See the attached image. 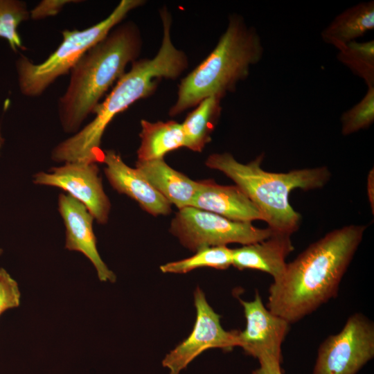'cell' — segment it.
Instances as JSON below:
<instances>
[{
  "label": "cell",
  "instance_id": "cell-18",
  "mask_svg": "<svg viewBox=\"0 0 374 374\" xmlns=\"http://www.w3.org/2000/svg\"><path fill=\"white\" fill-rule=\"evenodd\" d=\"M141 127L137 161L163 159L170 152L184 147L181 123L174 121L152 123L143 119Z\"/></svg>",
  "mask_w": 374,
  "mask_h": 374
},
{
  "label": "cell",
  "instance_id": "cell-12",
  "mask_svg": "<svg viewBox=\"0 0 374 374\" xmlns=\"http://www.w3.org/2000/svg\"><path fill=\"white\" fill-rule=\"evenodd\" d=\"M58 211L66 227L65 248L84 254L94 266L100 281L114 283L115 274L101 258L93 230V217L87 208L69 195L58 197Z\"/></svg>",
  "mask_w": 374,
  "mask_h": 374
},
{
  "label": "cell",
  "instance_id": "cell-15",
  "mask_svg": "<svg viewBox=\"0 0 374 374\" xmlns=\"http://www.w3.org/2000/svg\"><path fill=\"white\" fill-rule=\"evenodd\" d=\"M293 250L290 235L273 233L265 240L232 249V265L266 272L276 280L284 273L285 259Z\"/></svg>",
  "mask_w": 374,
  "mask_h": 374
},
{
  "label": "cell",
  "instance_id": "cell-17",
  "mask_svg": "<svg viewBox=\"0 0 374 374\" xmlns=\"http://www.w3.org/2000/svg\"><path fill=\"white\" fill-rule=\"evenodd\" d=\"M374 28V1L361 2L337 15L321 31L322 40L339 50Z\"/></svg>",
  "mask_w": 374,
  "mask_h": 374
},
{
  "label": "cell",
  "instance_id": "cell-13",
  "mask_svg": "<svg viewBox=\"0 0 374 374\" xmlns=\"http://www.w3.org/2000/svg\"><path fill=\"white\" fill-rule=\"evenodd\" d=\"M102 162L106 166L105 173L109 182L119 193L133 199L152 215H167L171 212V204L114 150L105 151Z\"/></svg>",
  "mask_w": 374,
  "mask_h": 374
},
{
  "label": "cell",
  "instance_id": "cell-9",
  "mask_svg": "<svg viewBox=\"0 0 374 374\" xmlns=\"http://www.w3.org/2000/svg\"><path fill=\"white\" fill-rule=\"evenodd\" d=\"M196 321L190 335L166 355L163 366L170 374H179L202 352L210 348L231 350L238 346V331H226L220 323V316L208 303L203 291L194 292Z\"/></svg>",
  "mask_w": 374,
  "mask_h": 374
},
{
  "label": "cell",
  "instance_id": "cell-27",
  "mask_svg": "<svg viewBox=\"0 0 374 374\" xmlns=\"http://www.w3.org/2000/svg\"><path fill=\"white\" fill-rule=\"evenodd\" d=\"M367 191H368V200L371 204V206L373 210V208H374V174H373V169H372L368 174V179H367Z\"/></svg>",
  "mask_w": 374,
  "mask_h": 374
},
{
  "label": "cell",
  "instance_id": "cell-22",
  "mask_svg": "<svg viewBox=\"0 0 374 374\" xmlns=\"http://www.w3.org/2000/svg\"><path fill=\"white\" fill-rule=\"evenodd\" d=\"M29 17L30 12L26 2L0 0V37L6 39L15 52L19 48H24L17 28Z\"/></svg>",
  "mask_w": 374,
  "mask_h": 374
},
{
  "label": "cell",
  "instance_id": "cell-11",
  "mask_svg": "<svg viewBox=\"0 0 374 374\" xmlns=\"http://www.w3.org/2000/svg\"><path fill=\"white\" fill-rule=\"evenodd\" d=\"M240 301L244 309L246 328L238 331V346L258 360L273 359L282 362L281 347L290 323L269 310L258 292L253 301Z\"/></svg>",
  "mask_w": 374,
  "mask_h": 374
},
{
  "label": "cell",
  "instance_id": "cell-4",
  "mask_svg": "<svg viewBox=\"0 0 374 374\" xmlns=\"http://www.w3.org/2000/svg\"><path fill=\"white\" fill-rule=\"evenodd\" d=\"M263 158L264 154H261L242 163L229 152L214 153L209 155L205 164L235 182L256 206L262 220L273 233L291 235L299 229L301 219L290 204L291 191L322 188L329 181L330 172L326 166L287 172H267L261 167Z\"/></svg>",
  "mask_w": 374,
  "mask_h": 374
},
{
  "label": "cell",
  "instance_id": "cell-29",
  "mask_svg": "<svg viewBox=\"0 0 374 374\" xmlns=\"http://www.w3.org/2000/svg\"><path fill=\"white\" fill-rule=\"evenodd\" d=\"M3 253V249L0 248V256Z\"/></svg>",
  "mask_w": 374,
  "mask_h": 374
},
{
  "label": "cell",
  "instance_id": "cell-28",
  "mask_svg": "<svg viewBox=\"0 0 374 374\" xmlns=\"http://www.w3.org/2000/svg\"><path fill=\"white\" fill-rule=\"evenodd\" d=\"M3 143H4V138L2 136L1 128V125H0V151L2 148V145H3Z\"/></svg>",
  "mask_w": 374,
  "mask_h": 374
},
{
  "label": "cell",
  "instance_id": "cell-21",
  "mask_svg": "<svg viewBox=\"0 0 374 374\" xmlns=\"http://www.w3.org/2000/svg\"><path fill=\"white\" fill-rule=\"evenodd\" d=\"M337 60L368 87H374V41L351 42L340 48Z\"/></svg>",
  "mask_w": 374,
  "mask_h": 374
},
{
  "label": "cell",
  "instance_id": "cell-24",
  "mask_svg": "<svg viewBox=\"0 0 374 374\" xmlns=\"http://www.w3.org/2000/svg\"><path fill=\"white\" fill-rule=\"evenodd\" d=\"M21 293L17 282L0 267V316L6 310L20 305Z\"/></svg>",
  "mask_w": 374,
  "mask_h": 374
},
{
  "label": "cell",
  "instance_id": "cell-26",
  "mask_svg": "<svg viewBox=\"0 0 374 374\" xmlns=\"http://www.w3.org/2000/svg\"><path fill=\"white\" fill-rule=\"evenodd\" d=\"M258 361L260 367L253 371L252 374H283L280 362L273 359H262Z\"/></svg>",
  "mask_w": 374,
  "mask_h": 374
},
{
  "label": "cell",
  "instance_id": "cell-23",
  "mask_svg": "<svg viewBox=\"0 0 374 374\" xmlns=\"http://www.w3.org/2000/svg\"><path fill=\"white\" fill-rule=\"evenodd\" d=\"M340 121L344 136L370 127L374 121V87H368L362 100L342 114Z\"/></svg>",
  "mask_w": 374,
  "mask_h": 374
},
{
  "label": "cell",
  "instance_id": "cell-25",
  "mask_svg": "<svg viewBox=\"0 0 374 374\" xmlns=\"http://www.w3.org/2000/svg\"><path fill=\"white\" fill-rule=\"evenodd\" d=\"M81 2L74 0H43L30 11L33 20L43 19L57 15L64 6L70 3Z\"/></svg>",
  "mask_w": 374,
  "mask_h": 374
},
{
  "label": "cell",
  "instance_id": "cell-1",
  "mask_svg": "<svg viewBox=\"0 0 374 374\" xmlns=\"http://www.w3.org/2000/svg\"><path fill=\"white\" fill-rule=\"evenodd\" d=\"M366 229L351 224L331 231L287 263L269 287L267 309L290 324L335 297Z\"/></svg>",
  "mask_w": 374,
  "mask_h": 374
},
{
  "label": "cell",
  "instance_id": "cell-7",
  "mask_svg": "<svg viewBox=\"0 0 374 374\" xmlns=\"http://www.w3.org/2000/svg\"><path fill=\"white\" fill-rule=\"evenodd\" d=\"M170 232L193 251L231 243L249 244L273 233L268 227L260 229L251 222L233 221L193 206L179 209L171 221Z\"/></svg>",
  "mask_w": 374,
  "mask_h": 374
},
{
  "label": "cell",
  "instance_id": "cell-20",
  "mask_svg": "<svg viewBox=\"0 0 374 374\" xmlns=\"http://www.w3.org/2000/svg\"><path fill=\"white\" fill-rule=\"evenodd\" d=\"M187 258L166 263L160 267L163 273L185 274L200 267L226 269L232 265V249L227 246L202 247Z\"/></svg>",
  "mask_w": 374,
  "mask_h": 374
},
{
  "label": "cell",
  "instance_id": "cell-19",
  "mask_svg": "<svg viewBox=\"0 0 374 374\" xmlns=\"http://www.w3.org/2000/svg\"><path fill=\"white\" fill-rule=\"evenodd\" d=\"M217 96L202 100L181 123L184 147L200 152L211 141V134L221 114V100Z\"/></svg>",
  "mask_w": 374,
  "mask_h": 374
},
{
  "label": "cell",
  "instance_id": "cell-16",
  "mask_svg": "<svg viewBox=\"0 0 374 374\" xmlns=\"http://www.w3.org/2000/svg\"><path fill=\"white\" fill-rule=\"evenodd\" d=\"M135 168L171 205L178 209L190 206L199 181L173 169L164 159L137 161Z\"/></svg>",
  "mask_w": 374,
  "mask_h": 374
},
{
  "label": "cell",
  "instance_id": "cell-5",
  "mask_svg": "<svg viewBox=\"0 0 374 374\" xmlns=\"http://www.w3.org/2000/svg\"><path fill=\"white\" fill-rule=\"evenodd\" d=\"M263 54V44L256 29L248 26L241 15H231L214 49L181 80L177 98L170 108L169 115H179L209 96L222 98L233 92Z\"/></svg>",
  "mask_w": 374,
  "mask_h": 374
},
{
  "label": "cell",
  "instance_id": "cell-6",
  "mask_svg": "<svg viewBox=\"0 0 374 374\" xmlns=\"http://www.w3.org/2000/svg\"><path fill=\"white\" fill-rule=\"evenodd\" d=\"M142 0H122L105 19L83 30L62 31V40L44 62L35 64L24 55L16 61L18 84L25 96L42 95L57 78L67 74L92 46L104 39Z\"/></svg>",
  "mask_w": 374,
  "mask_h": 374
},
{
  "label": "cell",
  "instance_id": "cell-2",
  "mask_svg": "<svg viewBox=\"0 0 374 374\" xmlns=\"http://www.w3.org/2000/svg\"><path fill=\"white\" fill-rule=\"evenodd\" d=\"M160 15L163 38L157 55L132 64L130 70L117 80L110 93L96 107L94 118L53 149V161L102 162L104 153L100 150L101 139L113 118L137 100L152 95L163 78L176 79L187 69L186 55L172 41L170 12L164 8Z\"/></svg>",
  "mask_w": 374,
  "mask_h": 374
},
{
  "label": "cell",
  "instance_id": "cell-3",
  "mask_svg": "<svg viewBox=\"0 0 374 374\" xmlns=\"http://www.w3.org/2000/svg\"><path fill=\"white\" fill-rule=\"evenodd\" d=\"M142 44L138 26L127 21L113 28L78 61L70 71L66 91L57 101L64 132L80 130L107 91L125 73L127 66L137 60Z\"/></svg>",
  "mask_w": 374,
  "mask_h": 374
},
{
  "label": "cell",
  "instance_id": "cell-14",
  "mask_svg": "<svg viewBox=\"0 0 374 374\" xmlns=\"http://www.w3.org/2000/svg\"><path fill=\"white\" fill-rule=\"evenodd\" d=\"M198 181V188L190 206L233 221L252 222L262 220L256 206L236 185H220L213 180Z\"/></svg>",
  "mask_w": 374,
  "mask_h": 374
},
{
  "label": "cell",
  "instance_id": "cell-10",
  "mask_svg": "<svg viewBox=\"0 0 374 374\" xmlns=\"http://www.w3.org/2000/svg\"><path fill=\"white\" fill-rule=\"evenodd\" d=\"M33 182L62 189L82 203L99 224L107 222L111 204L103 189L96 163L66 162L48 172H37L33 176Z\"/></svg>",
  "mask_w": 374,
  "mask_h": 374
},
{
  "label": "cell",
  "instance_id": "cell-8",
  "mask_svg": "<svg viewBox=\"0 0 374 374\" xmlns=\"http://www.w3.org/2000/svg\"><path fill=\"white\" fill-rule=\"evenodd\" d=\"M374 357V324L355 313L320 345L312 374H357Z\"/></svg>",
  "mask_w": 374,
  "mask_h": 374
}]
</instances>
